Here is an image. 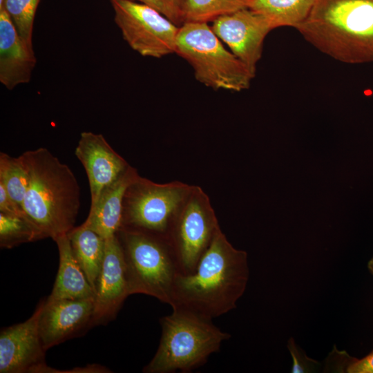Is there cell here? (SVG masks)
Returning <instances> with one entry per match:
<instances>
[{
	"mask_svg": "<svg viewBox=\"0 0 373 373\" xmlns=\"http://www.w3.org/2000/svg\"><path fill=\"white\" fill-rule=\"evenodd\" d=\"M138 177L136 170L128 166L113 184L103 191L82 225L93 230L104 240L115 236L122 224L125 194Z\"/></svg>",
	"mask_w": 373,
	"mask_h": 373,
	"instance_id": "obj_16",
	"label": "cell"
},
{
	"mask_svg": "<svg viewBox=\"0 0 373 373\" xmlns=\"http://www.w3.org/2000/svg\"><path fill=\"white\" fill-rule=\"evenodd\" d=\"M343 370L347 373H373V351L361 359L348 356Z\"/></svg>",
	"mask_w": 373,
	"mask_h": 373,
	"instance_id": "obj_25",
	"label": "cell"
},
{
	"mask_svg": "<svg viewBox=\"0 0 373 373\" xmlns=\"http://www.w3.org/2000/svg\"><path fill=\"white\" fill-rule=\"evenodd\" d=\"M41 0H4L2 9L10 16L23 41L32 48L36 11Z\"/></svg>",
	"mask_w": 373,
	"mask_h": 373,
	"instance_id": "obj_23",
	"label": "cell"
},
{
	"mask_svg": "<svg viewBox=\"0 0 373 373\" xmlns=\"http://www.w3.org/2000/svg\"><path fill=\"white\" fill-rule=\"evenodd\" d=\"M219 227L207 198L201 191H193L173 222L172 241L169 244L180 274H190L209 247Z\"/></svg>",
	"mask_w": 373,
	"mask_h": 373,
	"instance_id": "obj_9",
	"label": "cell"
},
{
	"mask_svg": "<svg viewBox=\"0 0 373 373\" xmlns=\"http://www.w3.org/2000/svg\"><path fill=\"white\" fill-rule=\"evenodd\" d=\"M130 296L125 260L117 235L105 240V254L95 290L92 327L113 321Z\"/></svg>",
	"mask_w": 373,
	"mask_h": 373,
	"instance_id": "obj_12",
	"label": "cell"
},
{
	"mask_svg": "<svg viewBox=\"0 0 373 373\" xmlns=\"http://www.w3.org/2000/svg\"><path fill=\"white\" fill-rule=\"evenodd\" d=\"M287 347L292 358V373L312 372L320 366L319 362L307 356L302 350L296 344L294 339L290 338Z\"/></svg>",
	"mask_w": 373,
	"mask_h": 373,
	"instance_id": "obj_24",
	"label": "cell"
},
{
	"mask_svg": "<svg viewBox=\"0 0 373 373\" xmlns=\"http://www.w3.org/2000/svg\"><path fill=\"white\" fill-rule=\"evenodd\" d=\"M120 241L130 295L143 294L170 305L180 269L170 245L159 236L121 227Z\"/></svg>",
	"mask_w": 373,
	"mask_h": 373,
	"instance_id": "obj_6",
	"label": "cell"
},
{
	"mask_svg": "<svg viewBox=\"0 0 373 373\" xmlns=\"http://www.w3.org/2000/svg\"><path fill=\"white\" fill-rule=\"evenodd\" d=\"M134 1H137L140 3H145L149 5L157 10L162 12L164 16L169 19L171 21L175 23L178 26H181V23L173 11V10L169 7L165 0H132Z\"/></svg>",
	"mask_w": 373,
	"mask_h": 373,
	"instance_id": "obj_27",
	"label": "cell"
},
{
	"mask_svg": "<svg viewBox=\"0 0 373 373\" xmlns=\"http://www.w3.org/2000/svg\"><path fill=\"white\" fill-rule=\"evenodd\" d=\"M40 240L30 222L22 216L0 212V246L11 249L22 243Z\"/></svg>",
	"mask_w": 373,
	"mask_h": 373,
	"instance_id": "obj_22",
	"label": "cell"
},
{
	"mask_svg": "<svg viewBox=\"0 0 373 373\" xmlns=\"http://www.w3.org/2000/svg\"><path fill=\"white\" fill-rule=\"evenodd\" d=\"M43 303L26 321L1 330V373H41L47 365L39 329Z\"/></svg>",
	"mask_w": 373,
	"mask_h": 373,
	"instance_id": "obj_10",
	"label": "cell"
},
{
	"mask_svg": "<svg viewBox=\"0 0 373 373\" xmlns=\"http://www.w3.org/2000/svg\"><path fill=\"white\" fill-rule=\"evenodd\" d=\"M4 0H0V9L3 8Z\"/></svg>",
	"mask_w": 373,
	"mask_h": 373,
	"instance_id": "obj_30",
	"label": "cell"
},
{
	"mask_svg": "<svg viewBox=\"0 0 373 373\" xmlns=\"http://www.w3.org/2000/svg\"><path fill=\"white\" fill-rule=\"evenodd\" d=\"M33 48L21 38L10 16L0 10V82L9 90L28 83L36 66Z\"/></svg>",
	"mask_w": 373,
	"mask_h": 373,
	"instance_id": "obj_15",
	"label": "cell"
},
{
	"mask_svg": "<svg viewBox=\"0 0 373 373\" xmlns=\"http://www.w3.org/2000/svg\"><path fill=\"white\" fill-rule=\"evenodd\" d=\"M59 251V268L49 300L95 298V291L77 262L68 234L53 240Z\"/></svg>",
	"mask_w": 373,
	"mask_h": 373,
	"instance_id": "obj_17",
	"label": "cell"
},
{
	"mask_svg": "<svg viewBox=\"0 0 373 373\" xmlns=\"http://www.w3.org/2000/svg\"><path fill=\"white\" fill-rule=\"evenodd\" d=\"M208 23L184 22L179 28L175 53L193 68L195 79L213 89L240 92L254 77L222 45Z\"/></svg>",
	"mask_w": 373,
	"mask_h": 373,
	"instance_id": "obj_5",
	"label": "cell"
},
{
	"mask_svg": "<svg viewBox=\"0 0 373 373\" xmlns=\"http://www.w3.org/2000/svg\"><path fill=\"white\" fill-rule=\"evenodd\" d=\"M249 276L247 254L234 248L218 227L195 270L176 276L170 305L212 320L236 308Z\"/></svg>",
	"mask_w": 373,
	"mask_h": 373,
	"instance_id": "obj_1",
	"label": "cell"
},
{
	"mask_svg": "<svg viewBox=\"0 0 373 373\" xmlns=\"http://www.w3.org/2000/svg\"><path fill=\"white\" fill-rule=\"evenodd\" d=\"M0 212L6 214L22 216L25 217L22 209L11 199L7 191L1 183Z\"/></svg>",
	"mask_w": 373,
	"mask_h": 373,
	"instance_id": "obj_26",
	"label": "cell"
},
{
	"mask_svg": "<svg viewBox=\"0 0 373 373\" xmlns=\"http://www.w3.org/2000/svg\"><path fill=\"white\" fill-rule=\"evenodd\" d=\"M169 7L173 10L178 17L181 25L182 24L181 12L184 3V0H165Z\"/></svg>",
	"mask_w": 373,
	"mask_h": 373,
	"instance_id": "obj_28",
	"label": "cell"
},
{
	"mask_svg": "<svg viewBox=\"0 0 373 373\" xmlns=\"http://www.w3.org/2000/svg\"><path fill=\"white\" fill-rule=\"evenodd\" d=\"M0 183L11 199L22 209L28 185V174L20 155L13 157L1 153Z\"/></svg>",
	"mask_w": 373,
	"mask_h": 373,
	"instance_id": "obj_21",
	"label": "cell"
},
{
	"mask_svg": "<svg viewBox=\"0 0 373 373\" xmlns=\"http://www.w3.org/2000/svg\"><path fill=\"white\" fill-rule=\"evenodd\" d=\"M189 193L180 183L159 184L139 176L125 194L121 227L164 235Z\"/></svg>",
	"mask_w": 373,
	"mask_h": 373,
	"instance_id": "obj_7",
	"label": "cell"
},
{
	"mask_svg": "<svg viewBox=\"0 0 373 373\" xmlns=\"http://www.w3.org/2000/svg\"><path fill=\"white\" fill-rule=\"evenodd\" d=\"M316 0H247V8L262 15L272 29L296 28L309 15Z\"/></svg>",
	"mask_w": 373,
	"mask_h": 373,
	"instance_id": "obj_19",
	"label": "cell"
},
{
	"mask_svg": "<svg viewBox=\"0 0 373 373\" xmlns=\"http://www.w3.org/2000/svg\"><path fill=\"white\" fill-rule=\"evenodd\" d=\"M75 155L82 164L88 179L90 208L103 191L113 184L129 166L102 134L82 132Z\"/></svg>",
	"mask_w": 373,
	"mask_h": 373,
	"instance_id": "obj_14",
	"label": "cell"
},
{
	"mask_svg": "<svg viewBox=\"0 0 373 373\" xmlns=\"http://www.w3.org/2000/svg\"><path fill=\"white\" fill-rule=\"evenodd\" d=\"M28 174L22 210L40 240L68 234L80 207V187L70 167L46 148L21 155Z\"/></svg>",
	"mask_w": 373,
	"mask_h": 373,
	"instance_id": "obj_2",
	"label": "cell"
},
{
	"mask_svg": "<svg viewBox=\"0 0 373 373\" xmlns=\"http://www.w3.org/2000/svg\"><path fill=\"white\" fill-rule=\"evenodd\" d=\"M211 27L231 52L255 75L265 39L273 30L266 19L245 8L217 18Z\"/></svg>",
	"mask_w": 373,
	"mask_h": 373,
	"instance_id": "obj_11",
	"label": "cell"
},
{
	"mask_svg": "<svg viewBox=\"0 0 373 373\" xmlns=\"http://www.w3.org/2000/svg\"><path fill=\"white\" fill-rule=\"evenodd\" d=\"M247 8V0H184L181 16L184 22L208 23Z\"/></svg>",
	"mask_w": 373,
	"mask_h": 373,
	"instance_id": "obj_20",
	"label": "cell"
},
{
	"mask_svg": "<svg viewBox=\"0 0 373 373\" xmlns=\"http://www.w3.org/2000/svg\"><path fill=\"white\" fill-rule=\"evenodd\" d=\"M73 254L94 291L105 254V240L82 224L68 233Z\"/></svg>",
	"mask_w": 373,
	"mask_h": 373,
	"instance_id": "obj_18",
	"label": "cell"
},
{
	"mask_svg": "<svg viewBox=\"0 0 373 373\" xmlns=\"http://www.w3.org/2000/svg\"><path fill=\"white\" fill-rule=\"evenodd\" d=\"M160 322V344L144 367V373L191 372L205 364L212 354L220 350L222 342L231 338L211 319L180 309H173Z\"/></svg>",
	"mask_w": 373,
	"mask_h": 373,
	"instance_id": "obj_4",
	"label": "cell"
},
{
	"mask_svg": "<svg viewBox=\"0 0 373 373\" xmlns=\"http://www.w3.org/2000/svg\"><path fill=\"white\" fill-rule=\"evenodd\" d=\"M367 268L371 274L373 275V257L369 260L367 263Z\"/></svg>",
	"mask_w": 373,
	"mask_h": 373,
	"instance_id": "obj_29",
	"label": "cell"
},
{
	"mask_svg": "<svg viewBox=\"0 0 373 373\" xmlns=\"http://www.w3.org/2000/svg\"><path fill=\"white\" fill-rule=\"evenodd\" d=\"M114 21L128 46L143 57L175 53L180 26L157 9L132 0H109Z\"/></svg>",
	"mask_w": 373,
	"mask_h": 373,
	"instance_id": "obj_8",
	"label": "cell"
},
{
	"mask_svg": "<svg viewBox=\"0 0 373 373\" xmlns=\"http://www.w3.org/2000/svg\"><path fill=\"white\" fill-rule=\"evenodd\" d=\"M94 298L44 300L39 329L44 349L80 336L92 327Z\"/></svg>",
	"mask_w": 373,
	"mask_h": 373,
	"instance_id": "obj_13",
	"label": "cell"
},
{
	"mask_svg": "<svg viewBox=\"0 0 373 373\" xmlns=\"http://www.w3.org/2000/svg\"><path fill=\"white\" fill-rule=\"evenodd\" d=\"M296 29L337 61L373 62V0H316L308 17Z\"/></svg>",
	"mask_w": 373,
	"mask_h": 373,
	"instance_id": "obj_3",
	"label": "cell"
}]
</instances>
